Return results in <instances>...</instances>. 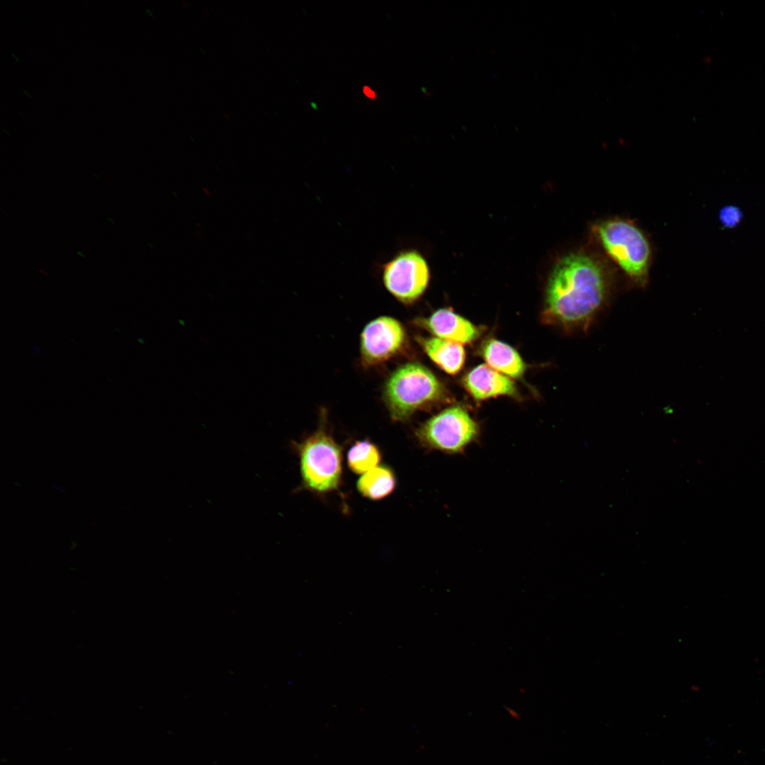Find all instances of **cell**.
I'll return each instance as SVG.
<instances>
[{
  "label": "cell",
  "instance_id": "obj_9",
  "mask_svg": "<svg viewBox=\"0 0 765 765\" xmlns=\"http://www.w3.org/2000/svg\"><path fill=\"white\" fill-rule=\"evenodd\" d=\"M463 382L470 395L477 400L517 395L514 382L488 365L481 364L472 369L464 376Z\"/></svg>",
  "mask_w": 765,
  "mask_h": 765
},
{
  "label": "cell",
  "instance_id": "obj_12",
  "mask_svg": "<svg viewBox=\"0 0 765 765\" xmlns=\"http://www.w3.org/2000/svg\"><path fill=\"white\" fill-rule=\"evenodd\" d=\"M396 486V477L387 465H378L363 474L357 481L360 494L372 500H379L390 494Z\"/></svg>",
  "mask_w": 765,
  "mask_h": 765
},
{
  "label": "cell",
  "instance_id": "obj_11",
  "mask_svg": "<svg viewBox=\"0 0 765 765\" xmlns=\"http://www.w3.org/2000/svg\"><path fill=\"white\" fill-rule=\"evenodd\" d=\"M416 341L432 361L446 373L455 375L462 369L465 352L461 344L437 337L418 336Z\"/></svg>",
  "mask_w": 765,
  "mask_h": 765
},
{
  "label": "cell",
  "instance_id": "obj_7",
  "mask_svg": "<svg viewBox=\"0 0 765 765\" xmlns=\"http://www.w3.org/2000/svg\"><path fill=\"white\" fill-rule=\"evenodd\" d=\"M406 333L396 319L383 316L370 322L361 336V353L364 364L374 366L387 361L403 347Z\"/></svg>",
  "mask_w": 765,
  "mask_h": 765
},
{
  "label": "cell",
  "instance_id": "obj_4",
  "mask_svg": "<svg viewBox=\"0 0 765 765\" xmlns=\"http://www.w3.org/2000/svg\"><path fill=\"white\" fill-rule=\"evenodd\" d=\"M300 459L302 485L317 493L336 489L342 472L341 447L322 428L301 443H294Z\"/></svg>",
  "mask_w": 765,
  "mask_h": 765
},
{
  "label": "cell",
  "instance_id": "obj_2",
  "mask_svg": "<svg viewBox=\"0 0 765 765\" xmlns=\"http://www.w3.org/2000/svg\"><path fill=\"white\" fill-rule=\"evenodd\" d=\"M383 398L391 418L407 420L415 412L431 404L447 400L443 384L427 368L408 363L397 368L389 377Z\"/></svg>",
  "mask_w": 765,
  "mask_h": 765
},
{
  "label": "cell",
  "instance_id": "obj_14",
  "mask_svg": "<svg viewBox=\"0 0 765 765\" xmlns=\"http://www.w3.org/2000/svg\"><path fill=\"white\" fill-rule=\"evenodd\" d=\"M364 92H365L366 95L369 98L375 97V93L373 91V90H370L369 88H367L366 90L364 89Z\"/></svg>",
  "mask_w": 765,
  "mask_h": 765
},
{
  "label": "cell",
  "instance_id": "obj_13",
  "mask_svg": "<svg viewBox=\"0 0 765 765\" xmlns=\"http://www.w3.org/2000/svg\"><path fill=\"white\" fill-rule=\"evenodd\" d=\"M381 455L378 448L369 441H356L348 450L347 463L356 474H364L377 467Z\"/></svg>",
  "mask_w": 765,
  "mask_h": 765
},
{
  "label": "cell",
  "instance_id": "obj_8",
  "mask_svg": "<svg viewBox=\"0 0 765 765\" xmlns=\"http://www.w3.org/2000/svg\"><path fill=\"white\" fill-rule=\"evenodd\" d=\"M415 324L436 337L459 344H470L480 335V330L469 320L453 311L442 308L426 318H419Z\"/></svg>",
  "mask_w": 765,
  "mask_h": 765
},
{
  "label": "cell",
  "instance_id": "obj_3",
  "mask_svg": "<svg viewBox=\"0 0 765 765\" xmlns=\"http://www.w3.org/2000/svg\"><path fill=\"white\" fill-rule=\"evenodd\" d=\"M594 233L608 256L639 287L647 283L651 262L650 243L633 222L620 218L601 221Z\"/></svg>",
  "mask_w": 765,
  "mask_h": 765
},
{
  "label": "cell",
  "instance_id": "obj_5",
  "mask_svg": "<svg viewBox=\"0 0 765 765\" xmlns=\"http://www.w3.org/2000/svg\"><path fill=\"white\" fill-rule=\"evenodd\" d=\"M480 434L477 421L459 405L446 408L423 423L416 431L426 448L446 454L462 453Z\"/></svg>",
  "mask_w": 765,
  "mask_h": 765
},
{
  "label": "cell",
  "instance_id": "obj_1",
  "mask_svg": "<svg viewBox=\"0 0 765 765\" xmlns=\"http://www.w3.org/2000/svg\"><path fill=\"white\" fill-rule=\"evenodd\" d=\"M611 289L610 275L598 259L584 251L570 253L550 273L543 322L566 332H586L607 305Z\"/></svg>",
  "mask_w": 765,
  "mask_h": 765
},
{
  "label": "cell",
  "instance_id": "obj_10",
  "mask_svg": "<svg viewBox=\"0 0 765 765\" xmlns=\"http://www.w3.org/2000/svg\"><path fill=\"white\" fill-rule=\"evenodd\" d=\"M480 353L487 365L509 378H519L526 366L519 353L509 344L495 339L484 341Z\"/></svg>",
  "mask_w": 765,
  "mask_h": 765
},
{
  "label": "cell",
  "instance_id": "obj_6",
  "mask_svg": "<svg viewBox=\"0 0 765 765\" xmlns=\"http://www.w3.org/2000/svg\"><path fill=\"white\" fill-rule=\"evenodd\" d=\"M380 266L385 289L404 304L416 301L428 287L429 267L416 249H402Z\"/></svg>",
  "mask_w": 765,
  "mask_h": 765
}]
</instances>
